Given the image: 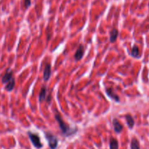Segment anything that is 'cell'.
I'll use <instances>...</instances> for the list:
<instances>
[{"label": "cell", "instance_id": "3", "mask_svg": "<svg viewBox=\"0 0 149 149\" xmlns=\"http://www.w3.org/2000/svg\"><path fill=\"white\" fill-rule=\"evenodd\" d=\"M28 135H29L32 144H33V146L35 148L40 149L43 147V145H42V142H41L40 138L39 137V135H36V134L32 133L31 132H28Z\"/></svg>", "mask_w": 149, "mask_h": 149}, {"label": "cell", "instance_id": "1", "mask_svg": "<svg viewBox=\"0 0 149 149\" xmlns=\"http://www.w3.org/2000/svg\"><path fill=\"white\" fill-rule=\"evenodd\" d=\"M55 117L57 122L59 124L60 129H61V133H62L63 135H64L65 137H68L74 135V134H75L76 132H77V129H76V128L75 129H72V128L70 127L63 120L61 116H60V114L57 111L55 112Z\"/></svg>", "mask_w": 149, "mask_h": 149}, {"label": "cell", "instance_id": "13", "mask_svg": "<svg viewBox=\"0 0 149 149\" xmlns=\"http://www.w3.org/2000/svg\"><path fill=\"white\" fill-rule=\"evenodd\" d=\"M110 149H119V143L115 138H111L109 143Z\"/></svg>", "mask_w": 149, "mask_h": 149}, {"label": "cell", "instance_id": "9", "mask_svg": "<svg viewBox=\"0 0 149 149\" xmlns=\"http://www.w3.org/2000/svg\"><path fill=\"white\" fill-rule=\"evenodd\" d=\"M118 34H119V31H118L117 29H112L111 31L110 32V39H109L111 43H113V42H116V39L118 37Z\"/></svg>", "mask_w": 149, "mask_h": 149}, {"label": "cell", "instance_id": "16", "mask_svg": "<svg viewBox=\"0 0 149 149\" xmlns=\"http://www.w3.org/2000/svg\"><path fill=\"white\" fill-rule=\"evenodd\" d=\"M31 0H24V7L26 9H28L31 6Z\"/></svg>", "mask_w": 149, "mask_h": 149}, {"label": "cell", "instance_id": "5", "mask_svg": "<svg viewBox=\"0 0 149 149\" xmlns=\"http://www.w3.org/2000/svg\"><path fill=\"white\" fill-rule=\"evenodd\" d=\"M84 54V47L83 45H79L78 49H77L75 55H74V58L77 61H80L82 58L83 55Z\"/></svg>", "mask_w": 149, "mask_h": 149}, {"label": "cell", "instance_id": "4", "mask_svg": "<svg viewBox=\"0 0 149 149\" xmlns=\"http://www.w3.org/2000/svg\"><path fill=\"white\" fill-rule=\"evenodd\" d=\"M13 78V71L9 68V69L7 70V71H6V73L4 74V75L3 76V77L1 78V82H2L3 84H7L9 81H11Z\"/></svg>", "mask_w": 149, "mask_h": 149}, {"label": "cell", "instance_id": "6", "mask_svg": "<svg viewBox=\"0 0 149 149\" xmlns=\"http://www.w3.org/2000/svg\"><path fill=\"white\" fill-rule=\"evenodd\" d=\"M51 75V65L50 64H47L45 65V68L44 69V73H43V79L44 81H47L49 80V77Z\"/></svg>", "mask_w": 149, "mask_h": 149}, {"label": "cell", "instance_id": "2", "mask_svg": "<svg viewBox=\"0 0 149 149\" xmlns=\"http://www.w3.org/2000/svg\"><path fill=\"white\" fill-rule=\"evenodd\" d=\"M45 138H46L47 141L48 145H49L50 149L57 148L58 144V140L53 134L49 132H45Z\"/></svg>", "mask_w": 149, "mask_h": 149}, {"label": "cell", "instance_id": "17", "mask_svg": "<svg viewBox=\"0 0 149 149\" xmlns=\"http://www.w3.org/2000/svg\"><path fill=\"white\" fill-rule=\"evenodd\" d=\"M148 7H149V3H148Z\"/></svg>", "mask_w": 149, "mask_h": 149}, {"label": "cell", "instance_id": "10", "mask_svg": "<svg viewBox=\"0 0 149 149\" xmlns=\"http://www.w3.org/2000/svg\"><path fill=\"white\" fill-rule=\"evenodd\" d=\"M125 118H126V121H127V126L129 127L130 129H132L135 125V122H134V119L130 115H126L125 116Z\"/></svg>", "mask_w": 149, "mask_h": 149}, {"label": "cell", "instance_id": "14", "mask_svg": "<svg viewBox=\"0 0 149 149\" xmlns=\"http://www.w3.org/2000/svg\"><path fill=\"white\" fill-rule=\"evenodd\" d=\"M131 149H141L140 147V143L136 138H132L130 144Z\"/></svg>", "mask_w": 149, "mask_h": 149}, {"label": "cell", "instance_id": "8", "mask_svg": "<svg viewBox=\"0 0 149 149\" xmlns=\"http://www.w3.org/2000/svg\"><path fill=\"white\" fill-rule=\"evenodd\" d=\"M113 126L114 131L116 133H120L122 131V130H123V126H122V124L119 122V120L117 119H113Z\"/></svg>", "mask_w": 149, "mask_h": 149}, {"label": "cell", "instance_id": "12", "mask_svg": "<svg viewBox=\"0 0 149 149\" xmlns=\"http://www.w3.org/2000/svg\"><path fill=\"white\" fill-rule=\"evenodd\" d=\"M15 79L13 78L12 79L11 81H9L5 86V90L8 92H11L12 90L14 89L15 87Z\"/></svg>", "mask_w": 149, "mask_h": 149}, {"label": "cell", "instance_id": "11", "mask_svg": "<svg viewBox=\"0 0 149 149\" xmlns=\"http://www.w3.org/2000/svg\"><path fill=\"white\" fill-rule=\"evenodd\" d=\"M46 95H47V89L45 87H42L40 90V93H39V101L42 102L45 100H46Z\"/></svg>", "mask_w": 149, "mask_h": 149}, {"label": "cell", "instance_id": "7", "mask_svg": "<svg viewBox=\"0 0 149 149\" xmlns=\"http://www.w3.org/2000/svg\"><path fill=\"white\" fill-rule=\"evenodd\" d=\"M106 94H107V95L109 96L110 98L113 99V100H114L115 101H116V102H119L120 99H119V95H117L115 94V93H113V89H112V88H106Z\"/></svg>", "mask_w": 149, "mask_h": 149}, {"label": "cell", "instance_id": "15", "mask_svg": "<svg viewBox=\"0 0 149 149\" xmlns=\"http://www.w3.org/2000/svg\"><path fill=\"white\" fill-rule=\"evenodd\" d=\"M131 55L132 56H133L134 58H138L139 57V49L137 46H134L133 48L132 49V52H131Z\"/></svg>", "mask_w": 149, "mask_h": 149}]
</instances>
